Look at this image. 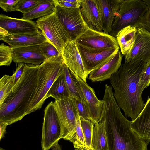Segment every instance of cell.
<instances>
[{"label":"cell","instance_id":"cell-21","mask_svg":"<svg viewBox=\"0 0 150 150\" xmlns=\"http://www.w3.org/2000/svg\"><path fill=\"white\" fill-rule=\"evenodd\" d=\"M132 121L133 130L142 139L150 142V98L138 116Z\"/></svg>","mask_w":150,"mask_h":150},{"label":"cell","instance_id":"cell-34","mask_svg":"<svg viewBox=\"0 0 150 150\" xmlns=\"http://www.w3.org/2000/svg\"><path fill=\"white\" fill-rule=\"evenodd\" d=\"M150 84V61L146 63L145 70L140 80L139 84L142 90L147 88Z\"/></svg>","mask_w":150,"mask_h":150},{"label":"cell","instance_id":"cell-27","mask_svg":"<svg viewBox=\"0 0 150 150\" xmlns=\"http://www.w3.org/2000/svg\"><path fill=\"white\" fill-rule=\"evenodd\" d=\"M64 140L71 142L75 149L87 146L81 124L80 117L77 120L76 127L74 131Z\"/></svg>","mask_w":150,"mask_h":150},{"label":"cell","instance_id":"cell-6","mask_svg":"<svg viewBox=\"0 0 150 150\" xmlns=\"http://www.w3.org/2000/svg\"><path fill=\"white\" fill-rule=\"evenodd\" d=\"M38 26L50 43L61 54L65 44L71 40L69 35L59 19L56 11L52 13L38 18Z\"/></svg>","mask_w":150,"mask_h":150},{"label":"cell","instance_id":"cell-38","mask_svg":"<svg viewBox=\"0 0 150 150\" xmlns=\"http://www.w3.org/2000/svg\"><path fill=\"white\" fill-rule=\"evenodd\" d=\"M25 64L18 63L16 70L13 74L14 76V86L22 75L24 69Z\"/></svg>","mask_w":150,"mask_h":150},{"label":"cell","instance_id":"cell-35","mask_svg":"<svg viewBox=\"0 0 150 150\" xmlns=\"http://www.w3.org/2000/svg\"><path fill=\"white\" fill-rule=\"evenodd\" d=\"M60 7L67 8H80L81 0H54Z\"/></svg>","mask_w":150,"mask_h":150},{"label":"cell","instance_id":"cell-10","mask_svg":"<svg viewBox=\"0 0 150 150\" xmlns=\"http://www.w3.org/2000/svg\"><path fill=\"white\" fill-rule=\"evenodd\" d=\"M77 44L86 48L104 50L119 47L116 38L103 32L89 28L76 41Z\"/></svg>","mask_w":150,"mask_h":150},{"label":"cell","instance_id":"cell-1","mask_svg":"<svg viewBox=\"0 0 150 150\" xmlns=\"http://www.w3.org/2000/svg\"><path fill=\"white\" fill-rule=\"evenodd\" d=\"M101 120L103 122L108 150H147L148 143L132 129V121L122 114L112 87L106 85Z\"/></svg>","mask_w":150,"mask_h":150},{"label":"cell","instance_id":"cell-37","mask_svg":"<svg viewBox=\"0 0 150 150\" xmlns=\"http://www.w3.org/2000/svg\"><path fill=\"white\" fill-rule=\"evenodd\" d=\"M19 0H1L0 7L6 12L16 11L15 7Z\"/></svg>","mask_w":150,"mask_h":150},{"label":"cell","instance_id":"cell-16","mask_svg":"<svg viewBox=\"0 0 150 150\" xmlns=\"http://www.w3.org/2000/svg\"><path fill=\"white\" fill-rule=\"evenodd\" d=\"M122 55L119 50L100 66L91 71L89 75V79L92 82L110 79L121 65Z\"/></svg>","mask_w":150,"mask_h":150},{"label":"cell","instance_id":"cell-8","mask_svg":"<svg viewBox=\"0 0 150 150\" xmlns=\"http://www.w3.org/2000/svg\"><path fill=\"white\" fill-rule=\"evenodd\" d=\"M54 105L62 128L60 139H64L74 131L77 120L80 117L74 98L72 97L62 100H55Z\"/></svg>","mask_w":150,"mask_h":150},{"label":"cell","instance_id":"cell-18","mask_svg":"<svg viewBox=\"0 0 150 150\" xmlns=\"http://www.w3.org/2000/svg\"><path fill=\"white\" fill-rule=\"evenodd\" d=\"M0 27L10 34L39 31L37 23L33 21L13 18L2 14L0 15Z\"/></svg>","mask_w":150,"mask_h":150},{"label":"cell","instance_id":"cell-36","mask_svg":"<svg viewBox=\"0 0 150 150\" xmlns=\"http://www.w3.org/2000/svg\"><path fill=\"white\" fill-rule=\"evenodd\" d=\"M142 26L150 32V8H149L141 19L134 26L137 28Z\"/></svg>","mask_w":150,"mask_h":150},{"label":"cell","instance_id":"cell-15","mask_svg":"<svg viewBox=\"0 0 150 150\" xmlns=\"http://www.w3.org/2000/svg\"><path fill=\"white\" fill-rule=\"evenodd\" d=\"M1 40L8 44L12 48L39 45L49 41L41 31L18 34L7 33L0 37Z\"/></svg>","mask_w":150,"mask_h":150},{"label":"cell","instance_id":"cell-44","mask_svg":"<svg viewBox=\"0 0 150 150\" xmlns=\"http://www.w3.org/2000/svg\"><path fill=\"white\" fill-rule=\"evenodd\" d=\"M0 150H6L4 148L0 147Z\"/></svg>","mask_w":150,"mask_h":150},{"label":"cell","instance_id":"cell-3","mask_svg":"<svg viewBox=\"0 0 150 150\" xmlns=\"http://www.w3.org/2000/svg\"><path fill=\"white\" fill-rule=\"evenodd\" d=\"M39 65L25 64L24 72L0 106V122L10 125L27 115L37 85Z\"/></svg>","mask_w":150,"mask_h":150},{"label":"cell","instance_id":"cell-41","mask_svg":"<svg viewBox=\"0 0 150 150\" xmlns=\"http://www.w3.org/2000/svg\"><path fill=\"white\" fill-rule=\"evenodd\" d=\"M148 6L150 8V0H143Z\"/></svg>","mask_w":150,"mask_h":150},{"label":"cell","instance_id":"cell-31","mask_svg":"<svg viewBox=\"0 0 150 150\" xmlns=\"http://www.w3.org/2000/svg\"><path fill=\"white\" fill-rule=\"evenodd\" d=\"M13 49L2 43L0 45V65L8 66L13 60Z\"/></svg>","mask_w":150,"mask_h":150},{"label":"cell","instance_id":"cell-12","mask_svg":"<svg viewBox=\"0 0 150 150\" xmlns=\"http://www.w3.org/2000/svg\"><path fill=\"white\" fill-rule=\"evenodd\" d=\"M61 54L64 64L70 71L86 82L89 74L84 67L76 41H67L62 49Z\"/></svg>","mask_w":150,"mask_h":150},{"label":"cell","instance_id":"cell-13","mask_svg":"<svg viewBox=\"0 0 150 150\" xmlns=\"http://www.w3.org/2000/svg\"><path fill=\"white\" fill-rule=\"evenodd\" d=\"M71 76L77 86L81 89L86 100L91 121L94 124L101 120L103 101L99 100L94 89L81 78L70 72Z\"/></svg>","mask_w":150,"mask_h":150},{"label":"cell","instance_id":"cell-11","mask_svg":"<svg viewBox=\"0 0 150 150\" xmlns=\"http://www.w3.org/2000/svg\"><path fill=\"white\" fill-rule=\"evenodd\" d=\"M77 45L84 67L89 74L119 50V47L100 50L86 48L78 44Z\"/></svg>","mask_w":150,"mask_h":150},{"label":"cell","instance_id":"cell-39","mask_svg":"<svg viewBox=\"0 0 150 150\" xmlns=\"http://www.w3.org/2000/svg\"><path fill=\"white\" fill-rule=\"evenodd\" d=\"M8 124L6 122H0V140H1L4 137L6 133V129Z\"/></svg>","mask_w":150,"mask_h":150},{"label":"cell","instance_id":"cell-5","mask_svg":"<svg viewBox=\"0 0 150 150\" xmlns=\"http://www.w3.org/2000/svg\"><path fill=\"white\" fill-rule=\"evenodd\" d=\"M148 8L143 0H122L109 34L116 38L118 33L124 28L134 26Z\"/></svg>","mask_w":150,"mask_h":150},{"label":"cell","instance_id":"cell-42","mask_svg":"<svg viewBox=\"0 0 150 150\" xmlns=\"http://www.w3.org/2000/svg\"><path fill=\"white\" fill-rule=\"evenodd\" d=\"M75 150H85L82 148H79L76 149Z\"/></svg>","mask_w":150,"mask_h":150},{"label":"cell","instance_id":"cell-28","mask_svg":"<svg viewBox=\"0 0 150 150\" xmlns=\"http://www.w3.org/2000/svg\"><path fill=\"white\" fill-rule=\"evenodd\" d=\"M14 86V76L5 75L0 79V106L4 103Z\"/></svg>","mask_w":150,"mask_h":150},{"label":"cell","instance_id":"cell-19","mask_svg":"<svg viewBox=\"0 0 150 150\" xmlns=\"http://www.w3.org/2000/svg\"><path fill=\"white\" fill-rule=\"evenodd\" d=\"M13 61L16 63L39 65L46 59L42 53L39 45L13 48Z\"/></svg>","mask_w":150,"mask_h":150},{"label":"cell","instance_id":"cell-2","mask_svg":"<svg viewBox=\"0 0 150 150\" xmlns=\"http://www.w3.org/2000/svg\"><path fill=\"white\" fill-rule=\"evenodd\" d=\"M146 63L142 60L125 62L110 79L117 105L125 116L130 117L132 121L138 116L145 105L139 81Z\"/></svg>","mask_w":150,"mask_h":150},{"label":"cell","instance_id":"cell-20","mask_svg":"<svg viewBox=\"0 0 150 150\" xmlns=\"http://www.w3.org/2000/svg\"><path fill=\"white\" fill-rule=\"evenodd\" d=\"M101 17L103 32L109 34L122 0H96Z\"/></svg>","mask_w":150,"mask_h":150},{"label":"cell","instance_id":"cell-7","mask_svg":"<svg viewBox=\"0 0 150 150\" xmlns=\"http://www.w3.org/2000/svg\"><path fill=\"white\" fill-rule=\"evenodd\" d=\"M44 111L41 146L42 150H49L60 139L62 128L54 102H50Z\"/></svg>","mask_w":150,"mask_h":150},{"label":"cell","instance_id":"cell-4","mask_svg":"<svg viewBox=\"0 0 150 150\" xmlns=\"http://www.w3.org/2000/svg\"><path fill=\"white\" fill-rule=\"evenodd\" d=\"M64 64L61 54L47 59L39 65L37 85L28 114L41 108L53 83L63 73Z\"/></svg>","mask_w":150,"mask_h":150},{"label":"cell","instance_id":"cell-26","mask_svg":"<svg viewBox=\"0 0 150 150\" xmlns=\"http://www.w3.org/2000/svg\"><path fill=\"white\" fill-rule=\"evenodd\" d=\"M63 73L65 82L71 97L81 100L88 108L87 103L82 92L76 85L71 76L70 71L65 64L63 65Z\"/></svg>","mask_w":150,"mask_h":150},{"label":"cell","instance_id":"cell-25","mask_svg":"<svg viewBox=\"0 0 150 150\" xmlns=\"http://www.w3.org/2000/svg\"><path fill=\"white\" fill-rule=\"evenodd\" d=\"M55 100H62L71 97L66 85L63 71L53 83L47 95Z\"/></svg>","mask_w":150,"mask_h":150},{"label":"cell","instance_id":"cell-17","mask_svg":"<svg viewBox=\"0 0 150 150\" xmlns=\"http://www.w3.org/2000/svg\"><path fill=\"white\" fill-rule=\"evenodd\" d=\"M80 10L89 28L103 32L101 17L96 0H81Z\"/></svg>","mask_w":150,"mask_h":150},{"label":"cell","instance_id":"cell-40","mask_svg":"<svg viewBox=\"0 0 150 150\" xmlns=\"http://www.w3.org/2000/svg\"><path fill=\"white\" fill-rule=\"evenodd\" d=\"M51 148V150H62L61 146L59 144L58 142L56 143Z\"/></svg>","mask_w":150,"mask_h":150},{"label":"cell","instance_id":"cell-43","mask_svg":"<svg viewBox=\"0 0 150 150\" xmlns=\"http://www.w3.org/2000/svg\"><path fill=\"white\" fill-rule=\"evenodd\" d=\"M86 150H94L91 148H88Z\"/></svg>","mask_w":150,"mask_h":150},{"label":"cell","instance_id":"cell-24","mask_svg":"<svg viewBox=\"0 0 150 150\" xmlns=\"http://www.w3.org/2000/svg\"><path fill=\"white\" fill-rule=\"evenodd\" d=\"M91 147L94 150H108L105 125L101 120L94 125Z\"/></svg>","mask_w":150,"mask_h":150},{"label":"cell","instance_id":"cell-30","mask_svg":"<svg viewBox=\"0 0 150 150\" xmlns=\"http://www.w3.org/2000/svg\"><path fill=\"white\" fill-rule=\"evenodd\" d=\"M42 0H19L15 7V11L24 14L29 12L36 7Z\"/></svg>","mask_w":150,"mask_h":150},{"label":"cell","instance_id":"cell-33","mask_svg":"<svg viewBox=\"0 0 150 150\" xmlns=\"http://www.w3.org/2000/svg\"><path fill=\"white\" fill-rule=\"evenodd\" d=\"M75 104L80 117L91 121L89 111L88 108L81 100L74 98Z\"/></svg>","mask_w":150,"mask_h":150},{"label":"cell","instance_id":"cell-32","mask_svg":"<svg viewBox=\"0 0 150 150\" xmlns=\"http://www.w3.org/2000/svg\"><path fill=\"white\" fill-rule=\"evenodd\" d=\"M39 47L42 53L46 59L61 55L57 48L49 41L40 44Z\"/></svg>","mask_w":150,"mask_h":150},{"label":"cell","instance_id":"cell-14","mask_svg":"<svg viewBox=\"0 0 150 150\" xmlns=\"http://www.w3.org/2000/svg\"><path fill=\"white\" fill-rule=\"evenodd\" d=\"M137 31L133 46L130 52L125 56V62L142 60L150 61V32L143 27L137 28Z\"/></svg>","mask_w":150,"mask_h":150},{"label":"cell","instance_id":"cell-9","mask_svg":"<svg viewBox=\"0 0 150 150\" xmlns=\"http://www.w3.org/2000/svg\"><path fill=\"white\" fill-rule=\"evenodd\" d=\"M56 4L59 19L71 40L76 41L89 28L82 17L80 8H64Z\"/></svg>","mask_w":150,"mask_h":150},{"label":"cell","instance_id":"cell-23","mask_svg":"<svg viewBox=\"0 0 150 150\" xmlns=\"http://www.w3.org/2000/svg\"><path fill=\"white\" fill-rule=\"evenodd\" d=\"M56 4L54 0H42L36 7L29 12L23 14L22 19L29 21L39 18L50 14L56 11Z\"/></svg>","mask_w":150,"mask_h":150},{"label":"cell","instance_id":"cell-22","mask_svg":"<svg viewBox=\"0 0 150 150\" xmlns=\"http://www.w3.org/2000/svg\"><path fill=\"white\" fill-rule=\"evenodd\" d=\"M137 31L136 27L129 26L121 30L116 35L121 53L125 57L130 52L133 46Z\"/></svg>","mask_w":150,"mask_h":150},{"label":"cell","instance_id":"cell-29","mask_svg":"<svg viewBox=\"0 0 150 150\" xmlns=\"http://www.w3.org/2000/svg\"><path fill=\"white\" fill-rule=\"evenodd\" d=\"M80 117L81 124L86 145L91 147L94 124L91 121Z\"/></svg>","mask_w":150,"mask_h":150}]
</instances>
